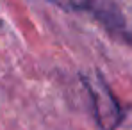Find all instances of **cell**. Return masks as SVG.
Segmentation results:
<instances>
[{
    "mask_svg": "<svg viewBox=\"0 0 132 130\" xmlns=\"http://www.w3.org/2000/svg\"><path fill=\"white\" fill-rule=\"evenodd\" d=\"M86 89H88L93 110H95V119L98 123L100 130H116L118 125L123 119V112L120 103L116 102L114 94L111 93L109 86L98 73H88L82 77Z\"/></svg>",
    "mask_w": 132,
    "mask_h": 130,
    "instance_id": "6da1fadb",
    "label": "cell"
},
{
    "mask_svg": "<svg viewBox=\"0 0 132 130\" xmlns=\"http://www.w3.org/2000/svg\"><path fill=\"white\" fill-rule=\"evenodd\" d=\"M48 2L68 11H88L95 4V0H48Z\"/></svg>",
    "mask_w": 132,
    "mask_h": 130,
    "instance_id": "7a4b0ae2",
    "label": "cell"
}]
</instances>
